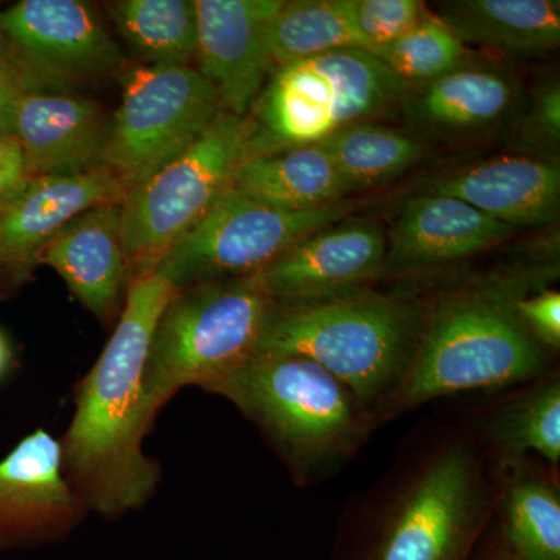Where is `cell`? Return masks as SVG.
<instances>
[{
    "label": "cell",
    "mask_w": 560,
    "mask_h": 560,
    "mask_svg": "<svg viewBox=\"0 0 560 560\" xmlns=\"http://www.w3.org/2000/svg\"><path fill=\"white\" fill-rule=\"evenodd\" d=\"M176 293L156 272L130 280L116 329L77 385L60 440L62 470L86 510L106 518L145 506L161 482L160 464L143 452L153 425L143 372L154 327Z\"/></svg>",
    "instance_id": "1"
},
{
    "label": "cell",
    "mask_w": 560,
    "mask_h": 560,
    "mask_svg": "<svg viewBox=\"0 0 560 560\" xmlns=\"http://www.w3.org/2000/svg\"><path fill=\"white\" fill-rule=\"evenodd\" d=\"M521 293L517 283H485L455 291L425 308L411 359L372 410V427L440 397L541 377L550 353L515 313Z\"/></svg>",
    "instance_id": "2"
},
{
    "label": "cell",
    "mask_w": 560,
    "mask_h": 560,
    "mask_svg": "<svg viewBox=\"0 0 560 560\" xmlns=\"http://www.w3.org/2000/svg\"><path fill=\"white\" fill-rule=\"evenodd\" d=\"M493 503L480 447L467 433H448L383 490L355 560H467Z\"/></svg>",
    "instance_id": "3"
},
{
    "label": "cell",
    "mask_w": 560,
    "mask_h": 560,
    "mask_svg": "<svg viewBox=\"0 0 560 560\" xmlns=\"http://www.w3.org/2000/svg\"><path fill=\"white\" fill-rule=\"evenodd\" d=\"M205 390L235 405L298 481L340 467L374 430L352 393L305 357L256 353Z\"/></svg>",
    "instance_id": "4"
},
{
    "label": "cell",
    "mask_w": 560,
    "mask_h": 560,
    "mask_svg": "<svg viewBox=\"0 0 560 560\" xmlns=\"http://www.w3.org/2000/svg\"><path fill=\"white\" fill-rule=\"evenodd\" d=\"M425 308L368 289L311 304H276L257 353L315 361L371 416L404 374Z\"/></svg>",
    "instance_id": "5"
},
{
    "label": "cell",
    "mask_w": 560,
    "mask_h": 560,
    "mask_svg": "<svg viewBox=\"0 0 560 560\" xmlns=\"http://www.w3.org/2000/svg\"><path fill=\"white\" fill-rule=\"evenodd\" d=\"M275 307L257 275L178 290L154 327L143 372L151 422L180 389H205L253 359Z\"/></svg>",
    "instance_id": "6"
},
{
    "label": "cell",
    "mask_w": 560,
    "mask_h": 560,
    "mask_svg": "<svg viewBox=\"0 0 560 560\" xmlns=\"http://www.w3.org/2000/svg\"><path fill=\"white\" fill-rule=\"evenodd\" d=\"M254 154H259L254 120L223 110L189 149L128 189L120 208L130 280L154 271L231 189L238 167Z\"/></svg>",
    "instance_id": "7"
},
{
    "label": "cell",
    "mask_w": 560,
    "mask_h": 560,
    "mask_svg": "<svg viewBox=\"0 0 560 560\" xmlns=\"http://www.w3.org/2000/svg\"><path fill=\"white\" fill-rule=\"evenodd\" d=\"M405 91L377 58L355 47L282 66L250 109L259 154L323 142L400 105Z\"/></svg>",
    "instance_id": "8"
},
{
    "label": "cell",
    "mask_w": 560,
    "mask_h": 560,
    "mask_svg": "<svg viewBox=\"0 0 560 560\" xmlns=\"http://www.w3.org/2000/svg\"><path fill=\"white\" fill-rule=\"evenodd\" d=\"M223 110L197 68L140 65L127 70L101 164L131 189L189 149Z\"/></svg>",
    "instance_id": "9"
},
{
    "label": "cell",
    "mask_w": 560,
    "mask_h": 560,
    "mask_svg": "<svg viewBox=\"0 0 560 560\" xmlns=\"http://www.w3.org/2000/svg\"><path fill=\"white\" fill-rule=\"evenodd\" d=\"M350 208L345 200L293 212L250 200L231 186L153 272L178 290L259 275L313 232L345 219Z\"/></svg>",
    "instance_id": "10"
},
{
    "label": "cell",
    "mask_w": 560,
    "mask_h": 560,
    "mask_svg": "<svg viewBox=\"0 0 560 560\" xmlns=\"http://www.w3.org/2000/svg\"><path fill=\"white\" fill-rule=\"evenodd\" d=\"M0 32L47 90L102 79L120 66L116 40L80 0H22L0 11Z\"/></svg>",
    "instance_id": "11"
},
{
    "label": "cell",
    "mask_w": 560,
    "mask_h": 560,
    "mask_svg": "<svg viewBox=\"0 0 560 560\" xmlns=\"http://www.w3.org/2000/svg\"><path fill=\"white\" fill-rule=\"evenodd\" d=\"M386 265L377 221L340 220L296 243L257 275L279 305H301L366 290Z\"/></svg>",
    "instance_id": "12"
},
{
    "label": "cell",
    "mask_w": 560,
    "mask_h": 560,
    "mask_svg": "<svg viewBox=\"0 0 560 560\" xmlns=\"http://www.w3.org/2000/svg\"><path fill=\"white\" fill-rule=\"evenodd\" d=\"M283 0H195L198 72L226 113L248 117L275 72L267 27Z\"/></svg>",
    "instance_id": "13"
},
{
    "label": "cell",
    "mask_w": 560,
    "mask_h": 560,
    "mask_svg": "<svg viewBox=\"0 0 560 560\" xmlns=\"http://www.w3.org/2000/svg\"><path fill=\"white\" fill-rule=\"evenodd\" d=\"M62 470L60 440L38 429L0 460V536L57 537L86 512Z\"/></svg>",
    "instance_id": "14"
},
{
    "label": "cell",
    "mask_w": 560,
    "mask_h": 560,
    "mask_svg": "<svg viewBox=\"0 0 560 560\" xmlns=\"http://www.w3.org/2000/svg\"><path fill=\"white\" fill-rule=\"evenodd\" d=\"M517 230L438 191L405 202L386 232L385 272L431 270L482 253Z\"/></svg>",
    "instance_id": "15"
},
{
    "label": "cell",
    "mask_w": 560,
    "mask_h": 560,
    "mask_svg": "<svg viewBox=\"0 0 560 560\" xmlns=\"http://www.w3.org/2000/svg\"><path fill=\"white\" fill-rule=\"evenodd\" d=\"M127 191L124 180L103 165L33 178L0 215V267L27 271L70 221L97 206L121 205Z\"/></svg>",
    "instance_id": "16"
},
{
    "label": "cell",
    "mask_w": 560,
    "mask_h": 560,
    "mask_svg": "<svg viewBox=\"0 0 560 560\" xmlns=\"http://www.w3.org/2000/svg\"><path fill=\"white\" fill-rule=\"evenodd\" d=\"M66 283L72 296L109 323L130 283L120 205H103L70 221L36 257Z\"/></svg>",
    "instance_id": "17"
},
{
    "label": "cell",
    "mask_w": 560,
    "mask_h": 560,
    "mask_svg": "<svg viewBox=\"0 0 560 560\" xmlns=\"http://www.w3.org/2000/svg\"><path fill=\"white\" fill-rule=\"evenodd\" d=\"M106 130L97 102L66 91H32L18 101L11 136L32 178H38L102 165Z\"/></svg>",
    "instance_id": "18"
},
{
    "label": "cell",
    "mask_w": 560,
    "mask_h": 560,
    "mask_svg": "<svg viewBox=\"0 0 560 560\" xmlns=\"http://www.w3.org/2000/svg\"><path fill=\"white\" fill-rule=\"evenodd\" d=\"M430 190L458 198L517 231L547 226L559 215L560 167L548 158H493L434 180Z\"/></svg>",
    "instance_id": "19"
},
{
    "label": "cell",
    "mask_w": 560,
    "mask_h": 560,
    "mask_svg": "<svg viewBox=\"0 0 560 560\" xmlns=\"http://www.w3.org/2000/svg\"><path fill=\"white\" fill-rule=\"evenodd\" d=\"M515 101L511 77L492 68H463L408 88L400 106L416 127L436 132H469L503 119Z\"/></svg>",
    "instance_id": "20"
},
{
    "label": "cell",
    "mask_w": 560,
    "mask_h": 560,
    "mask_svg": "<svg viewBox=\"0 0 560 560\" xmlns=\"http://www.w3.org/2000/svg\"><path fill=\"white\" fill-rule=\"evenodd\" d=\"M232 189L293 212L335 205L352 194L320 143L249 156L235 173Z\"/></svg>",
    "instance_id": "21"
},
{
    "label": "cell",
    "mask_w": 560,
    "mask_h": 560,
    "mask_svg": "<svg viewBox=\"0 0 560 560\" xmlns=\"http://www.w3.org/2000/svg\"><path fill=\"white\" fill-rule=\"evenodd\" d=\"M440 20L464 46L534 57L560 43L558 0H455L440 3Z\"/></svg>",
    "instance_id": "22"
},
{
    "label": "cell",
    "mask_w": 560,
    "mask_h": 560,
    "mask_svg": "<svg viewBox=\"0 0 560 560\" xmlns=\"http://www.w3.org/2000/svg\"><path fill=\"white\" fill-rule=\"evenodd\" d=\"M493 510L499 514L501 544L526 560H560L558 486L528 458L501 463Z\"/></svg>",
    "instance_id": "23"
},
{
    "label": "cell",
    "mask_w": 560,
    "mask_h": 560,
    "mask_svg": "<svg viewBox=\"0 0 560 560\" xmlns=\"http://www.w3.org/2000/svg\"><path fill=\"white\" fill-rule=\"evenodd\" d=\"M485 438L500 463L544 456L551 466L560 460V381L544 374L528 388L504 401L485 420Z\"/></svg>",
    "instance_id": "24"
},
{
    "label": "cell",
    "mask_w": 560,
    "mask_h": 560,
    "mask_svg": "<svg viewBox=\"0 0 560 560\" xmlns=\"http://www.w3.org/2000/svg\"><path fill=\"white\" fill-rule=\"evenodd\" d=\"M108 10L143 65L190 66L197 57L195 0H119Z\"/></svg>",
    "instance_id": "25"
},
{
    "label": "cell",
    "mask_w": 560,
    "mask_h": 560,
    "mask_svg": "<svg viewBox=\"0 0 560 560\" xmlns=\"http://www.w3.org/2000/svg\"><path fill=\"white\" fill-rule=\"evenodd\" d=\"M350 191L372 189L396 179L425 158V143L374 121H359L319 142Z\"/></svg>",
    "instance_id": "26"
},
{
    "label": "cell",
    "mask_w": 560,
    "mask_h": 560,
    "mask_svg": "<svg viewBox=\"0 0 560 560\" xmlns=\"http://www.w3.org/2000/svg\"><path fill=\"white\" fill-rule=\"evenodd\" d=\"M267 46L275 70L327 51L363 49L348 0H283L268 24Z\"/></svg>",
    "instance_id": "27"
},
{
    "label": "cell",
    "mask_w": 560,
    "mask_h": 560,
    "mask_svg": "<svg viewBox=\"0 0 560 560\" xmlns=\"http://www.w3.org/2000/svg\"><path fill=\"white\" fill-rule=\"evenodd\" d=\"M370 54L407 90L469 65V47L431 13L411 31L385 46L375 47Z\"/></svg>",
    "instance_id": "28"
},
{
    "label": "cell",
    "mask_w": 560,
    "mask_h": 560,
    "mask_svg": "<svg viewBox=\"0 0 560 560\" xmlns=\"http://www.w3.org/2000/svg\"><path fill=\"white\" fill-rule=\"evenodd\" d=\"M348 5L366 51L399 38L429 14L420 0H348Z\"/></svg>",
    "instance_id": "29"
},
{
    "label": "cell",
    "mask_w": 560,
    "mask_h": 560,
    "mask_svg": "<svg viewBox=\"0 0 560 560\" xmlns=\"http://www.w3.org/2000/svg\"><path fill=\"white\" fill-rule=\"evenodd\" d=\"M515 313L526 331L550 355L560 348V294L555 290L521 293L514 302Z\"/></svg>",
    "instance_id": "30"
},
{
    "label": "cell",
    "mask_w": 560,
    "mask_h": 560,
    "mask_svg": "<svg viewBox=\"0 0 560 560\" xmlns=\"http://www.w3.org/2000/svg\"><path fill=\"white\" fill-rule=\"evenodd\" d=\"M523 136L539 149H555L560 142V83L550 80L534 91Z\"/></svg>",
    "instance_id": "31"
},
{
    "label": "cell",
    "mask_w": 560,
    "mask_h": 560,
    "mask_svg": "<svg viewBox=\"0 0 560 560\" xmlns=\"http://www.w3.org/2000/svg\"><path fill=\"white\" fill-rule=\"evenodd\" d=\"M32 179L20 142L14 136H0V215L21 197Z\"/></svg>",
    "instance_id": "32"
},
{
    "label": "cell",
    "mask_w": 560,
    "mask_h": 560,
    "mask_svg": "<svg viewBox=\"0 0 560 560\" xmlns=\"http://www.w3.org/2000/svg\"><path fill=\"white\" fill-rule=\"evenodd\" d=\"M0 81L13 84L25 92L51 91L47 90L35 75L25 68L24 62L18 57L10 40L0 32Z\"/></svg>",
    "instance_id": "33"
},
{
    "label": "cell",
    "mask_w": 560,
    "mask_h": 560,
    "mask_svg": "<svg viewBox=\"0 0 560 560\" xmlns=\"http://www.w3.org/2000/svg\"><path fill=\"white\" fill-rule=\"evenodd\" d=\"M24 92L13 84L0 81V136L11 135L14 110H16L18 101Z\"/></svg>",
    "instance_id": "34"
},
{
    "label": "cell",
    "mask_w": 560,
    "mask_h": 560,
    "mask_svg": "<svg viewBox=\"0 0 560 560\" xmlns=\"http://www.w3.org/2000/svg\"><path fill=\"white\" fill-rule=\"evenodd\" d=\"M13 363V352H11L10 342L7 341L5 335L0 330V378L9 372Z\"/></svg>",
    "instance_id": "35"
},
{
    "label": "cell",
    "mask_w": 560,
    "mask_h": 560,
    "mask_svg": "<svg viewBox=\"0 0 560 560\" xmlns=\"http://www.w3.org/2000/svg\"><path fill=\"white\" fill-rule=\"evenodd\" d=\"M485 560H526L521 558V556L515 555L514 551H511L510 548L504 547L503 544L499 545V547L493 548L492 551H489V555L486 556Z\"/></svg>",
    "instance_id": "36"
}]
</instances>
